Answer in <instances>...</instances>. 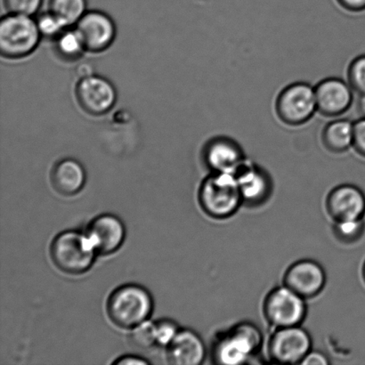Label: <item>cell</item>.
Returning <instances> with one entry per match:
<instances>
[{
	"label": "cell",
	"instance_id": "1",
	"mask_svg": "<svg viewBox=\"0 0 365 365\" xmlns=\"http://www.w3.org/2000/svg\"><path fill=\"white\" fill-rule=\"evenodd\" d=\"M263 344L260 328L252 322H241L216 335L211 345V359L216 364H246L259 354Z\"/></svg>",
	"mask_w": 365,
	"mask_h": 365
},
{
	"label": "cell",
	"instance_id": "2",
	"mask_svg": "<svg viewBox=\"0 0 365 365\" xmlns=\"http://www.w3.org/2000/svg\"><path fill=\"white\" fill-rule=\"evenodd\" d=\"M198 197L204 213L216 220H228L243 206L234 174L210 173L200 185Z\"/></svg>",
	"mask_w": 365,
	"mask_h": 365
},
{
	"label": "cell",
	"instance_id": "3",
	"mask_svg": "<svg viewBox=\"0 0 365 365\" xmlns=\"http://www.w3.org/2000/svg\"><path fill=\"white\" fill-rule=\"evenodd\" d=\"M153 299L148 289L138 284L120 286L110 296L107 312L117 327L132 329L151 316Z\"/></svg>",
	"mask_w": 365,
	"mask_h": 365
},
{
	"label": "cell",
	"instance_id": "4",
	"mask_svg": "<svg viewBox=\"0 0 365 365\" xmlns=\"http://www.w3.org/2000/svg\"><path fill=\"white\" fill-rule=\"evenodd\" d=\"M50 254L63 273L81 274L91 269L96 252L86 232L66 231L53 240Z\"/></svg>",
	"mask_w": 365,
	"mask_h": 365
},
{
	"label": "cell",
	"instance_id": "5",
	"mask_svg": "<svg viewBox=\"0 0 365 365\" xmlns=\"http://www.w3.org/2000/svg\"><path fill=\"white\" fill-rule=\"evenodd\" d=\"M37 21L31 16L9 14L0 21V52L9 59L30 55L41 41Z\"/></svg>",
	"mask_w": 365,
	"mask_h": 365
},
{
	"label": "cell",
	"instance_id": "6",
	"mask_svg": "<svg viewBox=\"0 0 365 365\" xmlns=\"http://www.w3.org/2000/svg\"><path fill=\"white\" fill-rule=\"evenodd\" d=\"M264 319L274 329L299 327L306 320V299L282 285L272 289L263 302Z\"/></svg>",
	"mask_w": 365,
	"mask_h": 365
},
{
	"label": "cell",
	"instance_id": "7",
	"mask_svg": "<svg viewBox=\"0 0 365 365\" xmlns=\"http://www.w3.org/2000/svg\"><path fill=\"white\" fill-rule=\"evenodd\" d=\"M317 112L316 92L307 82H295L282 89L275 101V113L282 123L299 127Z\"/></svg>",
	"mask_w": 365,
	"mask_h": 365
},
{
	"label": "cell",
	"instance_id": "8",
	"mask_svg": "<svg viewBox=\"0 0 365 365\" xmlns=\"http://www.w3.org/2000/svg\"><path fill=\"white\" fill-rule=\"evenodd\" d=\"M311 350L312 338L302 325L274 329L267 346L271 362L279 364H300Z\"/></svg>",
	"mask_w": 365,
	"mask_h": 365
},
{
	"label": "cell",
	"instance_id": "9",
	"mask_svg": "<svg viewBox=\"0 0 365 365\" xmlns=\"http://www.w3.org/2000/svg\"><path fill=\"white\" fill-rule=\"evenodd\" d=\"M242 205L250 209L262 207L273 195L274 182L264 168L247 160L235 175Z\"/></svg>",
	"mask_w": 365,
	"mask_h": 365
},
{
	"label": "cell",
	"instance_id": "10",
	"mask_svg": "<svg viewBox=\"0 0 365 365\" xmlns=\"http://www.w3.org/2000/svg\"><path fill=\"white\" fill-rule=\"evenodd\" d=\"M202 156L210 173L235 175L248 160L241 145L225 135L210 138L204 145Z\"/></svg>",
	"mask_w": 365,
	"mask_h": 365
},
{
	"label": "cell",
	"instance_id": "11",
	"mask_svg": "<svg viewBox=\"0 0 365 365\" xmlns=\"http://www.w3.org/2000/svg\"><path fill=\"white\" fill-rule=\"evenodd\" d=\"M324 267L312 259L296 261L286 269L282 282L303 299L316 298L327 285Z\"/></svg>",
	"mask_w": 365,
	"mask_h": 365
},
{
	"label": "cell",
	"instance_id": "12",
	"mask_svg": "<svg viewBox=\"0 0 365 365\" xmlns=\"http://www.w3.org/2000/svg\"><path fill=\"white\" fill-rule=\"evenodd\" d=\"M78 105L84 112L93 116L109 113L115 105V88L105 78L96 76L81 78L75 91Z\"/></svg>",
	"mask_w": 365,
	"mask_h": 365
},
{
	"label": "cell",
	"instance_id": "13",
	"mask_svg": "<svg viewBox=\"0 0 365 365\" xmlns=\"http://www.w3.org/2000/svg\"><path fill=\"white\" fill-rule=\"evenodd\" d=\"M86 50L92 53L105 51L113 44L116 36V27L108 14L99 11L88 12L76 24Z\"/></svg>",
	"mask_w": 365,
	"mask_h": 365
},
{
	"label": "cell",
	"instance_id": "14",
	"mask_svg": "<svg viewBox=\"0 0 365 365\" xmlns=\"http://www.w3.org/2000/svg\"><path fill=\"white\" fill-rule=\"evenodd\" d=\"M325 209L334 222L364 218V192L354 185L336 186L328 193L325 200Z\"/></svg>",
	"mask_w": 365,
	"mask_h": 365
},
{
	"label": "cell",
	"instance_id": "15",
	"mask_svg": "<svg viewBox=\"0 0 365 365\" xmlns=\"http://www.w3.org/2000/svg\"><path fill=\"white\" fill-rule=\"evenodd\" d=\"M317 112L325 117H339L346 113L354 101V91L349 82L328 78L314 87Z\"/></svg>",
	"mask_w": 365,
	"mask_h": 365
},
{
	"label": "cell",
	"instance_id": "16",
	"mask_svg": "<svg viewBox=\"0 0 365 365\" xmlns=\"http://www.w3.org/2000/svg\"><path fill=\"white\" fill-rule=\"evenodd\" d=\"M86 234L94 246L96 253L110 255L117 252L123 245L126 229L119 217L114 215L103 214L91 222Z\"/></svg>",
	"mask_w": 365,
	"mask_h": 365
},
{
	"label": "cell",
	"instance_id": "17",
	"mask_svg": "<svg viewBox=\"0 0 365 365\" xmlns=\"http://www.w3.org/2000/svg\"><path fill=\"white\" fill-rule=\"evenodd\" d=\"M167 359L174 365H199L207 356L206 346L195 331L184 329L167 346Z\"/></svg>",
	"mask_w": 365,
	"mask_h": 365
},
{
	"label": "cell",
	"instance_id": "18",
	"mask_svg": "<svg viewBox=\"0 0 365 365\" xmlns=\"http://www.w3.org/2000/svg\"><path fill=\"white\" fill-rule=\"evenodd\" d=\"M87 175L83 166L76 160L64 159L53 167L51 181L53 188L61 195L73 196L84 187Z\"/></svg>",
	"mask_w": 365,
	"mask_h": 365
},
{
	"label": "cell",
	"instance_id": "19",
	"mask_svg": "<svg viewBox=\"0 0 365 365\" xmlns=\"http://www.w3.org/2000/svg\"><path fill=\"white\" fill-rule=\"evenodd\" d=\"M321 138L329 152L344 153L353 148L354 123L348 119L332 120L324 127Z\"/></svg>",
	"mask_w": 365,
	"mask_h": 365
},
{
	"label": "cell",
	"instance_id": "20",
	"mask_svg": "<svg viewBox=\"0 0 365 365\" xmlns=\"http://www.w3.org/2000/svg\"><path fill=\"white\" fill-rule=\"evenodd\" d=\"M87 0H50L49 11L66 24H76L87 12Z\"/></svg>",
	"mask_w": 365,
	"mask_h": 365
},
{
	"label": "cell",
	"instance_id": "21",
	"mask_svg": "<svg viewBox=\"0 0 365 365\" xmlns=\"http://www.w3.org/2000/svg\"><path fill=\"white\" fill-rule=\"evenodd\" d=\"M56 51L66 61H76L86 51L83 41L76 30L64 31L56 38Z\"/></svg>",
	"mask_w": 365,
	"mask_h": 365
},
{
	"label": "cell",
	"instance_id": "22",
	"mask_svg": "<svg viewBox=\"0 0 365 365\" xmlns=\"http://www.w3.org/2000/svg\"><path fill=\"white\" fill-rule=\"evenodd\" d=\"M365 232L364 218L334 222L332 232L338 242L345 245H355L363 238Z\"/></svg>",
	"mask_w": 365,
	"mask_h": 365
},
{
	"label": "cell",
	"instance_id": "23",
	"mask_svg": "<svg viewBox=\"0 0 365 365\" xmlns=\"http://www.w3.org/2000/svg\"><path fill=\"white\" fill-rule=\"evenodd\" d=\"M128 339L130 344L135 349L148 350L153 348L157 345L155 324L146 320L144 323L137 325L132 328Z\"/></svg>",
	"mask_w": 365,
	"mask_h": 365
},
{
	"label": "cell",
	"instance_id": "24",
	"mask_svg": "<svg viewBox=\"0 0 365 365\" xmlns=\"http://www.w3.org/2000/svg\"><path fill=\"white\" fill-rule=\"evenodd\" d=\"M348 82L354 92L365 95V55L356 57L348 69Z\"/></svg>",
	"mask_w": 365,
	"mask_h": 365
},
{
	"label": "cell",
	"instance_id": "25",
	"mask_svg": "<svg viewBox=\"0 0 365 365\" xmlns=\"http://www.w3.org/2000/svg\"><path fill=\"white\" fill-rule=\"evenodd\" d=\"M39 32L46 38H57L66 31V24L50 11L42 14L37 20Z\"/></svg>",
	"mask_w": 365,
	"mask_h": 365
},
{
	"label": "cell",
	"instance_id": "26",
	"mask_svg": "<svg viewBox=\"0 0 365 365\" xmlns=\"http://www.w3.org/2000/svg\"><path fill=\"white\" fill-rule=\"evenodd\" d=\"M42 0H4L9 14L32 16L38 12Z\"/></svg>",
	"mask_w": 365,
	"mask_h": 365
},
{
	"label": "cell",
	"instance_id": "27",
	"mask_svg": "<svg viewBox=\"0 0 365 365\" xmlns=\"http://www.w3.org/2000/svg\"><path fill=\"white\" fill-rule=\"evenodd\" d=\"M178 324L169 319H163L155 323L157 345L168 346L180 331Z\"/></svg>",
	"mask_w": 365,
	"mask_h": 365
},
{
	"label": "cell",
	"instance_id": "28",
	"mask_svg": "<svg viewBox=\"0 0 365 365\" xmlns=\"http://www.w3.org/2000/svg\"><path fill=\"white\" fill-rule=\"evenodd\" d=\"M353 148L361 157L365 158V119L354 123V142Z\"/></svg>",
	"mask_w": 365,
	"mask_h": 365
},
{
	"label": "cell",
	"instance_id": "29",
	"mask_svg": "<svg viewBox=\"0 0 365 365\" xmlns=\"http://www.w3.org/2000/svg\"><path fill=\"white\" fill-rule=\"evenodd\" d=\"M329 364H330V361H329L328 357L324 353L317 351V350H311L300 364L327 365Z\"/></svg>",
	"mask_w": 365,
	"mask_h": 365
},
{
	"label": "cell",
	"instance_id": "30",
	"mask_svg": "<svg viewBox=\"0 0 365 365\" xmlns=\"http://www.w3.org/2000/svg\"><path fill=\"white\" fill-rule=\"evenodd\" d=\"M337 2L349 12L360 13L365 10V0H337Z\"/></svg>",
	"mask_w": 365,
	"mask_h": 365
},
{
	"label": "cell",
	"instance_id": "31",
	"mask_svg": "<svg viewBox=\"0 0 365 365\" xmlns=\"http://www.w3.org/2000/svg\"><path fill=\"white\" fill-rule=\"evenodd\" d=\"M117 365H130V364H149V361L142 359L137 356H125L120 357L119 359L113 363Z\"/></svg>",
	"mask_w": 365,
	"mask_h": 365
},
{
	"label": "cell",
	"instance_id": "32",
	"mask_svg": "<svg viewBox=\"0 0 365 365\" xmlns=\"http://www.w3.org/2000/svg\"><path fill=\"white\" fill-rule=\"evenodd\" d=\"M76 74L80 80L81 78L93 76L94 74V68L89 63H81L77 67Z\"/></svg>",
	"mask_w": 365,
	"mask_h": 365
},
{
	"label": "cell",
	"instance_id": "33",
	"mask_svg": "<svg viewBox=\"0 0 365 365\" xmlns=\"http://www.w3.org/2000/svg\"><path fill=\"white\" fill-rule=\"evenodd\" d=\"M357 110L361 118L365 119V95L360 96L359 103H357Z\"/></svg>",
	"mask_w": 365,
	"mask_h": 365
},
{
	"label": "cell",
	"instance_id": "34",
	"mask_svg": "<svg viewBox=\"0 0 365 365\" xmlns=\"http://www.w3.org/2000/svg\"><path fill=\"white\" fill-rule=\"evenodd\" d=\"M362 277H363L364 282L365 284V261H364V263L363 264V268H362Z\"/></svg>",
	"mask_w": 365,
	"mask_h": 365
}]
</instances>
